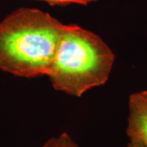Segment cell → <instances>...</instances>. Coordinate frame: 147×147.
I'll return each instance as SVG.
<instances>
[{
	"instance_id": "5",
	"label": "cell",
	"mask_w": 147,
	"mask_h": 147,
	"mask_svg": "<svg viewBox=\"0 0 147 147\" xmlns=\"http://www.w3.org/2000/svg\"><path fill=\"white\" fill-rule=\"evenodd\" d=\"M51 5H69V4H79V5H88L94 3L96 0H41Z\"/></svg>"
},
{
	"instance_id": "6",
	"label": "cell",
	"mask_w": 147,
	"mask_h": 147,
	"mask_svg": "<svg viewBox=\"0 0 147 147\" xmlns=\"http://www.w3.org/2000/svg\"><path fill=\"white\" fill-rule=\"evenodd\" d=\"M126 147H143L142 144L140 142L135 140H129V142H127Z\"/></svg>"
},
{
	"instance_id": "3",
	"label": "cell",
	"mask_w": 147,
	"mask_h": 147,
	"mask_svg": "<svg viewBox=\"0 0 147 147\" xmlns=\"http://www.w3.org/2000/svg\"><path fill=\"white\" fill-rule=\"evenodd\" d=\"M126 132L129 140L147 147V89L129 96Z\"/></svg>"
},
{
	"instance_id": "1",
	"label": "cell",
	"mask_w": 147,
	"mask_h": 147,
	"mask_svg": "<svg viewBox=\"0 0 147 147\" xmlns=\"http://www.w3.org/2000/svg\"><path fill=\"white\" fill-rule=\"evenodd\" d=\"M67 25L36 8H20L0 22V70L24 78L47 75Z\"/></svg>"
},
{
	"instance_id": "4",
	"label": "cell",
	"mask_w": 147,
	"mask_h": 147,
	"mask_svg": "<svg viewBox=\"0 0 147 147\" xmlns=\"http://www.w3.org/2000/svg\"><path fill=\"white\" fill-rule=\"evenodd\" d=\"M39 147H79L72 137L66 132L48 139Z\"/></svg>"
},
{
	"instance_id": "2",
	"label": "cell",
	"mask_w": 147,
	"mask_h": 147,
	"mask_svg": "<svg viewBox=\"0 0 147 147\" xmlns=\"http://www.w3.org/2000/svg\"><path fill=\"white\" fill-rule=\"evenodd\" d=\"M115 55L93 32L67 25L47 76L57 91L79 97L108 81Z\"/></svg>"
}]
</instances>
